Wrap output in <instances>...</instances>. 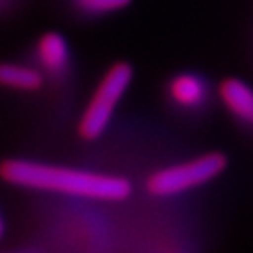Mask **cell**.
<instances>
[{
	"label": "cell",
	"mask_w": 253,
	"mask_h": 253,
	"mask_svg": "<svg viewBox=\"0 0 253 253\" xmlns=\"http://www.w3.org/2000/svg\"><path fill=\"white\" fill-rule=\"evenodd\" d=\"M0 178L25 190L60 193L92 201H124L133 186L124 176L62 167L34 160H6L0 163Z\"/></svg>",
	"instance_id": "cell-1"
},
{
	"label": "cell",
	"mask_w": 253,
	"mask_h": 253,
	"mask_svg": "<svg viewBox=\"0 0 253 253\" xmlns=\"http://www.w3.org/2000/svg\"><path fill=\"white\" fill-rule=\"evenodd\" d=\"M227 158L221 152H207L184 163L154 171L146 178V190L154 197H172L201 188L216 180L227 169Z\"/></svg>",
	"instance_id": "cell-2"
},
{
	"label": "cell",
	"mask_w": 253,
	"mask_h": 253,
	"mask_svg": "<svg viewBox=\"0 0 253 253\" xmlns=\"http://www.w3.org/2000/svg\"><path fill=\"white\" fill-rule=\"evenodd\" d=\"M131 79H133V70L126 62L115 64L105 73V77L98 84V88L94 92L90 103H88L86 111L83 113L81 122H79V135L83 139L96 141L105 133L118 101L122 100V96L129 88Z\"/></svg>",
	"instance_id": "cell-3"
},
{
	"label": "cell",
	"mask_w": 253,
	"mask_h": 253,
	"mask_svg": "<svg viewBox=\"0 0 253 253\" xmlns=\"http://www.w3.org/2000/svg\"><path fill=\"white\" fill-rule=\"evenodd\" d=\"M169 98L174 105L186 111L203 109L208 101V84L197 73H178L167 86Z\"/></svg>",
	"instance_id": "cell-4"
},
{
	"label": "cell",
	"mask_w": 253,
	"mask_h": 253,
	"mask_svg": "<svg viewBox=\"0 0 253 253\" xmlns=\"http://www.w3.org/2000/svg\"><path fill=\"white\" fill-rule=\"evenodd\" d=\"M219 98L225 109L242 126L253 129V86L240 79H225L219 86Z\"/></svg>",
	"instance_id": "cell-5"
},
{
	"label": "cell",
	"mask_w": 253,
	"mask_h": 253,
	"mask_svg": "<svg viewBox=\"0 0 253 253\" xmlns=\"http://www.w3.org/2000/svg\"><path fill=\"white\" fill-rule=\"evenodd\" d=\"M36 54L43 72L53 77L64 75L70 66V47L66 40L56 32H49L38 42Z\"/></svg>",
	"instance_id": "cell-6"
},
{
	"label": "cell",
	"mask_w": 253,
	"mask_h": 253,
	"mask_svg": "<svg viewBox=\"0 0 253 253\" xmlns=\"http://www.w3.org/2000/svg\"><path fill=\"white\" fill-rule=\"evenodd\" d=\"M42 83H43V75L36 68L13 62L0 64V86L13 88V90L32 92L38 90L42 86Z\"/></svg>",
	"instance_id": "cell-7"
},
{
	"label": "cell",
	"mask_w": 253,
	"mask_h": 253,
	"mask_svg": "<svg viewBox=\"0 0 253 253\" xmlns=\"http://www.w3.org/2000/svg\"><path fill=\"white\" fill-rule=\"evenodd\" d=\"M72 2L84 15H105L126 8L131 0H72Z\"/></svg>",
	"instance_id": "cell-8"
},
{
	"label": "cell",
	"mask_w": 253,
	"mask_h": 253,
	"mask_svg": "<svg viewBox=\"0 0 253 253\" xmlns=\"http://www.w3.org/2000/svg\"><path fill=\"white\" fill-rule=\"evenodd\" d=\"M4 231H6V225H4V217L0 214V238L4 236Z\"/></svg>",
	"instance_id": "cell-9"
}]
</instances>
